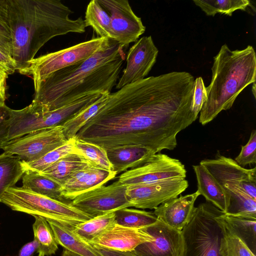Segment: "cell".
<instances>
[{
	"label": "cell",
	"mask_w": 256,
	"mask_h": 256,
	"mask_svg": "<svg viewBox=\"0 0 256 256\" xmlns=\"http://www.w3.org/2000/svg\"><path fill=\"white\" fill-rule=\"evenodd\" d=\"M194 78L186 72L152 76L110 93L74 138L106 151L146 146L154 154L173 150L176 136L198 118L192 110Z\"/></svg>",
	"instance_id": "cell-1"
},
{
	"label": "cell",
	"mask_w": 256,
	"mask_h": 256,
	"mask_svg": "<svg viewBox=\"0 0 256 256\" xmlns=\"http://www.w3.org/2000/svg\"><path fill=\"white\" fill-rule=\"evenodd\" d=\"M125 60L124 48L110 40L106 46L88 59L50 75L34 91L32 102L50 111L88 94L111 93Z\"/></svg>",
	"instance_id": "cell-2"
},
{
	"label": "cell",
	"mask_w": 256,
	"mask_h": 256,
	"mask_svg": "<svg viewBox=\"0 0 256 256\" xmlns=\"http://www.w3.org/2000/svg\"><path fill=\"white\" fill-rule=\"evenodd\" d=\"M72 13L60 0H8L11 56L16 70L24 68L52 38L85 32L84 20L70 19L69 16Z\"/></svg>",
	"instance_id": "cell-3"
},
{
	"label": "cell",
	"mask_w": 256,
	"mask_h": 256,
	"mask_svg": "<svg viewBox=\"0 0 256 256\" xmlns=\"http://www.w3.org/2000/svg\"><path fill=\"white\" fill-rule=\"evenodd\" d=\"M212 76L206 87V99L200 111V122L205 125L222 110L232 106L238 94L256 82V55L248 46L240 50H232L226 44L214 58Z\"/></svg>",
	"instance_id": "cell-4"
},
{
	"label": "cell",
	"mask_w": 256,
	"mask_h": 256,
	"mask_svg": "<svg viewBox=\"0 0 256 256\" xmlns=\"http://www.w3.org/2000/svg\"><path fill=\"white\" fill-rule=\"evenodd\" d=\"M222 212L210 202L194 208L190 221L181 231L180 256H222L220 246L226 230L218 216Z\"/></svg>",
	"instance_id": "cell-5"
},
{
	"label": "cell",
	"mask_w": 256,
	"mask_h": 256,
	"mask_svg": "<svg viewBox=\"0 0 256 256\" xmlns=\"http://www.w3.org/2000/svg\"><path fill=\"white\" fill-rule=\"evenodd\" d=\"M0 202L13 210L40 216L70 228L94 218L74 206L71 202L56 200L22 187L8 189Z\"/></svg>",
	"instance_id": "cell-6"
},
{
	"label": "cell",
	"mask_w": 256,
	"mask_h": 256,
	"mask_svg": "<svg viewBox=\"0 0 256 256\" xmlns=\"http://www.w3.org/2000/svg\"><path fill=\"white\" fill-rule=\"evenodd\" d=\"M110 40L97 37L72 46L40 56L29 61L18 72L32 76L34 91L52 73L90 58L110 43Z\"/></svg>",
	"instance_id": "cell-7"
},
{
	"label": "cell",
	"mask_w": 256,
	"mask_h": 256,
	"mask_svg": "<svg viewBox=\"0 0 256 256\" xmlns=\"http://www.w3.org/2000/svg\"><path fill=\"white\" fill-rule=\"evenodd\" d=\"M92 100L91 95H86L50 111H43L32 103L21 110L11 109L8 141L36 130L62 126Z\"/></svg>",
	"instance_id": "cell-8"
},
{
	"label": "cell",
	"mask_w": 256,
	"mask_h": 256,
	"mask_svg": "<svg viewBox=\"0 0 256 256\" xmlns=\"http://www.w3.org/2000/svg\"><path fill=\"white\" fill-rule=\"evenodd\" d=\"M68 140L62 126L36 130L6 142L2 147L4 152L16 155L26 162L36 161Z\"/></svg>",
	"instance_id": "cell-9"
},
{
	"label": "cell",
	"mask_w": 256,
	"mask_h": 256,
	"mask_svg": "<svg viewBox=\"0 0 256 256\" xmlns=\"http://www.w3.org/2000/svg\"><path fill=\"white\" fill-rule=\"evenodd\" d=\"M186 177V170L180 160L159 152L142 166L124 172L118 180L128 186Z\"/></svg>",
	"instance_id": "cell-10"
},
{
	"label": "cell",
	"mask_w": 256,
	"mask_h": 256,
	"mask_svg": "<svg viewBox=\"0 0 256 256\" xmlns=\"http://www.w3.org/2000/svg\"><path fill=\"white\" fill-rule=\"evenodd\" d=\"M204 166L221 186L244 191L256 200V168L246 169L231 158L219 155L202 160Z\"/></svg>",
	"instance_id": "cell-11"
},
{
	"label": "cell",
	"mask_w": 256,
	"mask_h": 256,
	"mask_svg": "<svg viewBox=\"0 0 256 256\" xmlns=\"http://www.w3.org/2000/svg\"><path fill=\"white\" fill-rule=\"evenodd\" d=\"M188 186L185 178H174L126 186V196L130 207L155 209L162 204L178 196Z\"/></svg>",
	"instance_id": "cell-12"
},
{
	"label": "cell",
	"mask_w": 256,
	"mask_h": 256,
	"mask_svg": "<svg viewBox=\"0 0 256 256\" xmlns=\"http://www.w3.org/2000/svg\"><path fill=\"white\" fill-rule=\"evenodd\" d=\"M126 186L118 180L85 192L72 200L71 204L84 213L95 217L130 207L126 196Z\"/></svg>",
	"instance_id": "cell-13"
},
{
	"label": "cell",
	"mask_w": 256,
	"mask_h": 256,
	"mask_svg": "<svg viewBox=\"0 0 256 256\" xmlns=\"http://www.w3.org/2000/svg\"><path fill=\"white\" fill-rule=\"evenodd\" d=\"M98 0L110 16L113 40L123 48L136 42L144 32L145 26L128 0Z\"/></svg>",
	"instance_id": "cell-14"
},
{
	"label": "cell",
	"mask_w": 256,
	"mask_h": 256,
	"mask_svg": "<svg viewBox=\"0 0 256 256\" xmlns=\"http://www.w3.org/2000/svg\"><path fill=\"white\" fill-rule=\"evenodd\" d=\"M158 52L151 36L137 40L128 51L126 67L117 82L116 88L119 90L144 79L155 64Z\"/></svg>",
	"instance_id": "cell-15"
},
{
	"label": "cell",
	"mask_w": 256,
	"mask_h": 256,
	"mask_svg": "<svg viewBox=\"0 0 256 256\" xmlns=\"http://www.w3.org/2000/svg\"><path fill=\"white\" fill-rule=\"evenodd\" d=\"M154 240L140 244L134 250L137 256H180L181 232L172 229L159 220L144 228Z\"/></svg>",
	"instance_id": "cell-16"
},
{
	"label": "cell",
	"mask_w": 256,
	"mask_h": 256,
	"mask_svg": "<svg viewBox=\"0 0 256 256\" xmlns=\"http://www.w3.org/2000/svg\"><path fill=\"white\" fill-rule=\"evenodd\" d=\"M154 240V238L144 228H133L116 224L86 242L95 248L132 251L140 244Z\"/></svg>",
	"instance_id": "cell-17"
},
{
	"label": "cell",
	"mask_w": 256,
	"mask_h": 256,
	"mask_svg": "<svg viewBox=\"0 0 256 256\" xmlns=\"http://www.w3.org/2000/svg\"><path fill=\"white\" fill-rule=\"evenodd\" d=\"M116 173L90 163L74 172L62 185V195L71 202L79 195L114 178Z\"/></svg>",
	"instance_id": "cell-18"
},
{
	"label": "cell",
	"mask_w": 256,
	"mask_h": 256,
	"mask_svg": "<svg viewBox=\"0 0 256 256\" xmlns=\"http://www.w3.org/2000/svg\"><path fill=\"white\" fill-rule=\"evenodd\" d=\"M200 195L194 193L172 198L154 209L158 220L170 228L181 232L190 221L194 208V202Z\"/></svg>",
	"instance_id": "cell-19"
},
{
	"label": "cell",
	"mask_w": 256,
	"mask_h": 256,
	"mask_svg": "<svg viewBox=\"0 0 256 256\" xmlns=\"http://www.w3.org/2000/svg\"><path fill=\"white\" fill-rule=\"evenodd\" d=\"M106 152L112 170L117 174L142 166L155 154L149 148L140 146H120Z\"/></svg>",
	"instance_id": "cell-20"
},
{
	"label": "cell",
	"mask_w": 256,
	"mask_h": 256,
	"mask_svg": "<svg viewBox=\"0 0 256 256\" xmlns=\"http://www.w3.org/2000/svg\"><path fill=\"white\" fill-rule=\"evenodd\" d=\"M58 244L70 252L82 256H102L98 250L88 244L70 228L52 220H46Z\"/></svg>",
	"instance_id": "cell-21"
},
{
	"label": "cell",
	"mask_w": 256,
	"mask_h": 256,
	"mask_svg": "<svg viewBox=\"0 0 256 256\" xmlns=\"http://www.w3.org/2000/svg\"><path fill=\"white\" fill-rule=\"evenodd\" d=\"M226 232L241 239L256 254V219L228 215L222 212L218 216Z\"/></svg>",
	"instance_id": "cell-22"
},
{
	"label": "cell",
	"mask_w": 256,
	"mask_h": 256,
	"mask_svg": "<svg viewBox=\"0 0 256 256\" xmlns=\"http://www.w3.org/2000/svg\"><path fill=\"white\" fill-rule=\"evenodd\" d=\"M192 168L196 177L197 190L200 195L224 213L226 201L222 186L201 164L194 165Z\"/></svg>",
	"instance_id": "cell-23"
},
{
	"label": "cell",
	"mask_w": 256,
	"mask_h": 256,
	"mask_svg": "<svg viewBox=\"0 0 256 256\" xmlns=\"http://www.w3.org/2000/svg\"><path fill=\"white\" fill-rule=\"evenodd\" d=\"M22 188L59 201L70 202L62 195V185L40 172L26 171L22 177Z\"/></svg>",
	"instance_id": "cell-24"
},
{
	"label": "cell",
	"mask_w": 256,
	"mask_h": 256,
	"mask_svg": "<svg viewBox=\"0 0 256 256\" xmlns=\"http://www.w3.org/2000/svg\"><path fill=\"white\" fill-rule=\"evenodd\" d=\"M88 163L82 156L74 152L64 156L40 173L62 185L74 172Z\"/></svg>",
	"instance_id": "cell-25"
},
{
	"label": "cell",
	"mask_w": 256,
	"mask_h": 256,
	"mask_svg": "<svg viewBox=\"0 0 256 256\" xmlns=\"http://www.w3.org/2000/svg\"><path fill=\"white\" fill-rule=\"evenodd\" d=\"M26 172L24 162L17 156L0 154V202L5 192L14 187Z\"/></svg>",
	"instance_id": "cell-26"
},
{
	"label": "cell",
	"mask_w": 256,
	"mask_h": 256,
	"mask_svg": "<svg viewBox=\"0 0 256 256\" xmlns=\"http://www.w3.org/2000/svg\"><path fill=\"white\" fill-rule=\"evenodd\" d=\"M84 21L86 27H92L98 37L113 40L110 16L98 0L88 3Z\"/></svg>",
	"instance_id": "cell-27"
},
{
	"label": "cell",
	"mask_w": 256,
	"mask_h": 256,
	"mask_svg": "<svg viewBox=\"0 0 256 256\" xmlns=\"http://www.w3.org/2000/svg\"><path fill=\"white\" fill-rule=\"evenodd\" d=\"M110 94H104L94 100L62 126L67 140L74 138L86 123L105 104Z\"/></svg>",
	"instance_id": "cell-28"
},
{
	"label": "cell",
	"mask_w": 256,
	"mask_h": 256,
	"mask_svg": "<svg viewBox=\"0 0 256 256\" xmlns=\"http://www.w3.org/2000/svg\"><path fill=\"white\" fill-rule=\"evenodd\" d=\"M116 224L124 227L141 228L158 221L154 212L125 208L114 212Z\"/></svg>",
	"instance_id": "cell-29"
},
{
	"label": "cell",
	"mask_w": 256,
	"mask_h": 256,
	"mask_svg": "<svg viewBox=\"0 0 256 256\" xmlns=\"http://www.w3.org/2000/svg\"><path fill=\"white\" fill-rule=\"evenodd\" d=\"M35 220L32 224L34 240L38 244V252L44 256L55 254L58 250V244L53 231L47 220L41 216H33Z\"/></svg>",
	"instance_id": "cell-30"
},
{
	"label": "cell",
	"mask_w": 256,
	"mask_h": 256,
	"mask_svg": "<svg viewBox=\"0 0 256 256\" xmlns=\"http://www.w3.org/2000/svg\"><path fill=\"white\" fill-rule=\"evenodd\" d=\"M116 224L114 212L96 216L79 224L72 228V230L86 242L110 228Z\"/></svg>",
	"instance_id": "cell-31"
},
{
	"label": "cell",
	"mask_w": 256,
	"mask_h": 256,
	"mask_svg": "<svg viewBox=\"0 0 256 256\" xmlns=\"http://www.w3.org/2000/svg\"><path fill=\"white\" fill-rule=\"evenodd\" d=\"M74 152L84 158L90 164L102 168L112 170V165L107 152L100 146L92 142L75 138Z\"/></svg>",
	"instance_id": "cell-32"
},
{
	"label": "cell",
	"mask_w": 256,
	"mask_h": 256,
	"mask_svg": "<svg viewBox=\"0 0 256 256\" xmlns=\"http://www.w3.org/2000/svg\"><path fill=\"white\" fill-rule=\"evenodd\" d=\"M206 15L214 16L218 13L231 16L238 10H245L250 4L247 0H194Z\"/></svg>",
	"instance_id": "cell-33"
},
{
	"label": "cell",
	"mask_w": 256,
	"mask_h": 256,
	"mask_svg": "<svg viewBox=\"0 0 256 256\" xmlns=\"http://www.w3.org/2000/svg\"><path fill=\"white\" fill-rule=\"evenodd\" d=\"M75 138L70 139L64 145L48 152L40 158L32 162H24L26 171L40 172L49 167L60 158L70 153L74 152Z\"/></svg>",
	"instance_id": "cell-34"
},
{
	"label": "cell",
	"mask_w": 256,
	"mask_h": 256,
	"mask_svg": "<svg viewBox=\"0 0 256 256\" xmlns=\"http://www.w3.org/2000/svg\"><path fill=\"white\" fill-rule=\"evenodd\" d=\"M220 252L222 256H256L241 239L226 231L221 242Z\"/></svg>",
	"instance_id": "cell-35"
},
{
	"label": "cell",
	"mask_w": 256,
	"mask_h": 256,
	"mask_svg": "<svg viewBox=\"0 0 256 256\" xmlns=\"http://www.w3.org/2000/svg\"><path fill=\"white\" fill-rule=\"evenodd\" d=\"M0 50L11 56L12 38L8 22V0H0Z\"/></svg>",
	"instance_id": "cell-36"
},
{
	"label": "cell",
	"mask_w": 256,
	"mask_h": 256,
	"mask_svg": "<svg viewBox=\"0 0 256 256\" xmlns=\"http://www.w3.org/2000/svg\"><path fill=\"white\" fill-rule=\"evenodd\" d=\"M234 160L242 167L256 163V130H253L246 144L242 146L239 154Z\"/></svg>",
	"instance_id": "cell-37"
},
{
	"label": "cell",
	"mask_w": 256,
	"mask_h": 256,
	"mask_svg": "<svg viewBox=\"0 0 256 256\" xmlns=\"http://www.w3.org/2000/svg\"><path fill=\"white\" fill-rule=\"evenodd\" d=\"M206 99V87L202 78L198 77L194 82L192 102V110L196 116H198Z\"/></svg>",
	"instance_id": "cell-38"
},
{
	"label": "cell",
	"mask_w": 256,
	"mask_h": 256,
	"mask_svg": "<svg viewBox=\"0 0 256 256\" xmlns=\"http://www.w3.org/2000/svg\"><path fill=\"white\" fill-rule=\"evenodd\" d=\"M10 110L6 104L0 106V148L8 142L10 126Z\"/></svg>",
	"instance_id": "cell-39"
},
{
	"label": "cell",
	"mask_w": 256,
	"mask_h": 256,
	"mask_svg": "<svg viewBox=\"0 0 256 256\" xmlns=\"http://www.w3.org/2000/svg\"><path fill=\"white\" fill-rule=\"evenodd\" d=\"M0 67L8 74H13L16 70V64L12 57L8 54L0 50Z\"/></svg>",
	"instance_id": "cell-40"
},
{
	"label": "cell",
	"mask_w": 256,
	"mask_h": 256,
	"mask_svg": "<svg viewBox=\"0 0 256 256\" xmlns=\"http://www.w3.org/2000/svg\"><path fill=\"white\" fill-rule=\"evenodd\" d=\"M39 245L38 242L34 240L25 244L20 250L18 256H32V255L38 251Z\"/></svg>",
	"instance_id": "cell-41"
},
{
	"label": "cell",
	"mask_w": 256,
	"mask_h": 256,
	"mask_svg": "<svg viewBox=\"0 0 256 256\" xmlns=\"http://www.w3.org/2000/svg\"><path fill=\"white\" fill-rule=\"evenodd\" d=\"M96 248L102 256H137L133 251H119L103 248Z\"/></svg>",
	"instance_id": "cell-42"
},
{
	"label": "cell",
	"mask_w": 256,
	"mask_h": 256,
	"mask_svg": "<svg viewBox=\"0 0 256 256\" xmlns=\"http://www.w3.org/2000/svg\"><path fill=\"white\" fill-rule=\"evenodd\" d=\"M8 74L0 67V98L6 100V80Z\"/></svg>",
	"instance_id": "cell-43"
},
{
	"label": "cell",
	"mask_w": 256,
	"mask_h": 256,
	"mask_svg": "<svg viewBox=\"0 0 256 256\" xmlns=\"http://www.w3.org/2000/svg\"><path fill=\"white\" fill-rule=\"evenodd\" d=\"M61 256H82L74 252L64 249Z\"/></svg>",
	"instance_id": "cell-44"
},
{
	"label": "cell",
	"mask_w": 256,
	"mask_h": 256,
	"mask_svg": "<svg viewBox=\"0 0 256 256\" xmlns=\"http://www.w3.org/2000/svg\"><path fill=\"white\" fill-rule=\"evenodd\" d=\"M5 99L0 98V106L5 104Z\"/></svg>",
	"instance_id": "cell-45"
},
{
	"label": "cell",
	"mask_w": 256,
	"mask_h": 256,
	"mask_svg": "<svg viewBox=\"0 0 256 256\" xmlns=\"http://www.w3.org/2000/svg\"><path fill=\"white\" fill-rule=\"evenodd\" d=\"M38 256H44L43 254H38Z\"/></svg>",
	"instance_id": "cell-46"
}]
</instances>
